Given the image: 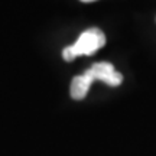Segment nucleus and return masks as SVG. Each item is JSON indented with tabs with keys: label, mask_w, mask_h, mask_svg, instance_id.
Masks as SVG:
<instances>
[{
	"label": "nucleus",
	"mask_w": 156,
	"mask_h": 156,
	"mask_svg": "<svg viewBox=\"0 0 156 156\" xmlns=\"http://www.w3.org/2000/svg\"><path fill=\"white\" fill-rule=\"evenodd\" d=\"M104 45H106V35L103 30L98 28L87 29L80 35L75 44L64 48L62 58L65 61H73L80 55H93Z\"/></svg>",
	"instance_id": "f257e3e1"
},
{
	"label": "nucleus",
	"mask_w": 156,
	"mask_h": 156,
	"mask_svg": "<svg viewBox=\"0 0 156 156\" xmlns=\"http://www.w3.org/2000/svg\"><path fill=\"white\" fill-rule=\"evenodd\" d=\"M85 74L93 81L94 80H101V81H104L112 87L120 85L123 81V75L119 71H116V68L113 67L110 62H95L85 71Z\"/></svg>",
	"instance_id": "f03ea898"
},
{
	"label": "nucleus",
	"mask_w": 156,
	"mask_h": 156,
	"mask_svg": "<svg viewBox=\"0 0 156 156\" xmlns=\"http://www.w3.org/2000/svg\"><path fill=\"white\" fill-rule=\"evenodd\" d=\"M93 83V80L84 73L83 75H78V77L73 78V83H71V88H69V93H71V97L74 100H83L84 97L88 93L90 85Z\"/></svg>",
	"instance_id": "7ed1b4c3"
},
{
	"label": "nucleus",
	"mask_w": 156,
	"mask_h": 156,
	"mask_svg": "<svg viewBox=\"0 0 156 156\" xmlns=\"http://www.w3.org/2000/svg\"><path fill=\"white\" fill-rule=\"evenodd\" d=\"M81 2H84V3H90V2H94V0H81Z\"/></svg>",
	"instance_id": "20e7f679"
}]
</instances>
